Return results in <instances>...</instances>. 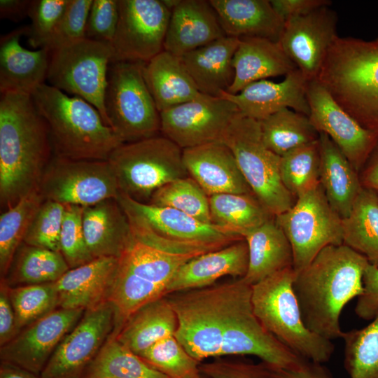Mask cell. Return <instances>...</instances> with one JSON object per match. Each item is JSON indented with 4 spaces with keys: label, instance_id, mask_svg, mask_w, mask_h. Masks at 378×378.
<instances>
[{
    "label": "cell",
    "instance_id": "ee69618b",
    "mask_svg": "<svg viewBox=\"0 0 378 378\" xmlns=\"http://www.w3.org/2000/svg\"><path fill=\"white\" fill-rule=\"evenodd\" d=\"M7 288L15 314L18 334L31 323L58 308L55 282Z\"/></svg>",
    "mask_w": 378,
    "mask_h": 378
},
{
    "label": "cell",
    "instance_id": "8992f818",
    "mask_svg": "<svg viewBox=\"0 0 378 378\" xmlns=\"http://www.w3.org/2000/svg\"><path fill=\"white\" fill-rule=\"evenodd\" d=\"M193 258L133 236L118 258L107 300L115 312L113 334L115 335L128 318L141 307L165 297L167 288L176 272Z\"/></svg>",
    "mask_w": 378,
    "mask_h": 378
},
{
    "label": "cell",
    "instance_id": "11a10c76",
    "mask_svg": "<svg viewBox=\"0 0 378 378\" xmlns=\"http://www.w3.org/2000/svg\"><path fill=\"white\" fill-rule=\"evenodd\" d=\"M18 335L15 314L8 294L7 286L0 284V346Z\"/></svg>",
    "mask_w": 378,
    "mask_h": 378
},
{
    "label": "cell",
    "instance_id": "9a60e30c",
    "mask_svg": "<svg viewBox=\"0 0 378 378\" xmlns=\"http://www.w3.org/2000/svg\"><path fill=\"white\" fill-rule=\"evenodd\" d=\"M111 62L146 63L164 50L171 10L162 0H118Z\"/></svg>",
    "mask_w": 378,
    "mask_h": 378
},
{
    "label": "cell",
    "instance_id": "ffe728a7",
    "mask_svg": "<svg viewBox=\"0 0 378 378\" xmlns=\"http://www.w3.org/2000/svg\"><path fill=\"white\" fill-rule=\"evenodd\" d=\"M337 16L329 6L285 21L279 38L284 52L308 81L317 79L337 35Z\"/></svg>",
    "mask_w": 378,
    "mask_h": 378
},
{
    "label": "cell",
    "instance_id": "30bf717a",
    "mask_svg": "<svg viewBox=\"0 0 378 378\" xmlns=\"http://www.w3.org/2000/svg\"><path fill=\"white\" fill-rule=\"evenodd\" d=\"M220 141L231 150L252 192L272 215L281 214L294 204L296 199L281 179V157L265 145L259 121L238 112Z\"/></svg>",
    "mask_w": 378,
    "mask_h": 378
},
{
    "label": "cell",
    "instance_id": "680465c9",
    "mask_svg": "<svg viewBox=\"0 0 378 378\" xmlns=\"http://www.w3.org/2000/svg\"><path fill=\"white\" fill-rule=\"evenodd\" d=\"M360 171L362 186L378 191V141Z\"/></svg>",
    "mask_w": 378,
    "mask_h": 378
},
{
    "label": "cell",
    "instance_id": "be15d7a7",
    "mask_svg": "<svg viewBox=\"0 0 378 378\" xmlns=\"http://www.w3.org/2000/svg\"><path fill=\"white\" fill-rule=\"evenodd\" d=\"M377 196H378V191H377Z\"/></svg>",
    "mask_w": 378,
    "mask_h": 378
},
{
    "label": "cell",
    "instance_id": "ba28073f",
    "mask_svg": "<svg viewBox=\"0 0 378 378\" xmlns=\"http://www.w3.org/2000/svg\"><path fill=\"white\" fill-rule=\"evenodd\" d=\"M116 200L135 237L176 252L197 256L244 239L174 209L139 202L122 192Z\"/></svg>",
    "mask_w": 378,
    "mask_h": 378
},
{
    "label": "cell",
    "instance_id": "f907efd6",
    "mask_svg": "<svg viewBox=\"0 0 378 378\" xmlns=\"http://www.w3.org/2000/svg\"><path fill=\"white\" fill-rule=\"evenodd\" d=\"M200 371L207 378H276L265 363L232 360L222 358L201 363Z\"/></svg>",
    "mask_w": 378,
    "mask_h": 378
},
{
    "label": "cell",
    "instance_id": "9c48e42d",
    "mask_svg": "<svg viewBox=\"0 0 378 378\" xmlns=\"http://www.w3.org/2000/svg\"><path fill=\"white\" fill-rule=\"evenodd\" d=\"M107 161L120 192L142 203H148L153 192L165 184L188 176L183 149L160 134L122 144Z\"/></svg>",
    "mask_w": 378,
    "mask_h": 378
},
{
    "label": "cell",
    "instance_id": "b9f144b4",
    "mask_svg": "<svg viewBox=\"0 0 378 378\" xmlns=\"http://www.w3.org/2000/svg\"><path fill=\"white\" fill-rule=\"evenodd\" d=\"M342 339L349 378H378V313L365 327L344 332Z\"/></svg>",
    "mask_w": 378,
    "mask_h": 378
},
{
    "label": "cell",
    "instance_id": "d4e9b609",
    "mask_svg": "<svg viewBox=\"0 0 378 378\" xmlns=\"http://www.w3.org/2000/svg\"><path fill=\"white\" fill-rule=\"evenodd\" d=\"M225 36L209 1L179 0L171 10L164 50L181 57Z\"/></svg>",
    "mask_w": 378,
    "mask_h": 378
},
{
    "label": "cell",
    "instance_id": "f5cc1de1",
    "mask_svg": "<svg viewBox=\"0 0 378 378\" xmlns=\"http://www.w3.org/2000/svg\"><path fill=\"white\" fill-rule=\"evenodd\" d=\"M355 313L363 320H372L378 313V267L368 263L363 274V290Z\"/></svg>",
    "mask_w": 378,
    "mask_h": 378
},
{
    "label": "cell",
    "instance_id": "7dc6e473",
    "mask_svg": "<svg viewBox=\"0 0 378 378\" xmlns=\"http://www.w3.org/2000/svg\"><path fill=\"white\" fill-rule=\"evenodd\" d=\"M83 207L64 205L59 236V252L69 268L84 265L94 258L86 244L83 227Z\"/></svg>",
    "mask_w": 378,
    "mask_h": 378
},
{
    "label": "cell",
    "instance_id": "8fae6325",
    "mask_svg": "<svg viewBox=\"0 0 378 378\" xmlns=\"http://www.w3.org/2000/svg\"><path fill=\"white\" fill-rule=\"evenodd\" d=\"M143 62L110 63L104 105L106 125L123 143L160 133V115L143 76Z\"/></svg>",
    "mask_w": 378,
    "mask_h": 378
},
{
    "label": "cell",
    "instance_id": "4dcf8cb0",
    "mask_svg": "<svg viewBox=\"0 0 378 378\" xmlns=\"http://www.w3.org/2000/svg\"><path fill=\"white\" fill-rule=\"evenodd\" d=\"M320 184L332 208L342 218L351 212L363 189L358 172L325 133L318 138Z\"/></svg>",
    "mask_w": 378,
    "mask_h": 378
},
{
    "label": "cell",
    "instance_id": "836d02e7",
    "mask_svg": "<svg viewBox=\"0 0 378 378\" xmlns=\"http://www.w3.org/2000/svg\"><path fill=\"white\" fill-rule=\"evenodd\" d=\"M176 328V314L167 298L163 297L136 310L113 335L139 355L158 341L174 335Z\"/></svg>",
    "mask_w": 378,
    "mask_h": 378
},
{
    "label": "cell",
    "instance_id": "d6a6232c",
    "mask_svg": "<svg viewBox=\"0 0 378 378\" xmlns=\"http://www.w3.org/2000/svg\"><path fill=\"white\" fill-rule=\"evenodd\" d=\"M248 249V267L241 278L253 286L266 277L288 267H293L291 245L275 216L244 237Z\"/></svg>",
    "mask_w": 378,
    "mask_h": 378
},
{
    "label": "cell",
    "instance_id": "bcb514c9",
    "mask_svg": "<svg viewBox=\"0 0 378 378\" xmlns=\"http://www.w3.org/2000/svg\"><path fill=\"white\" fill-rule=\"evenodd\" d=\"M64 214V205L44 200L36 211L23 242L59 252V236Z\"/></svg>",
    "mask_w": 378,
    "mask_h": 378
},
{
    "label": "cell",
    "instance_id": "44dd1931",
    "mask_svg": "<svg viewBox=\"0 0 378 378\" xmlns=\"http://www.w3.org/2000/svg\"><path fill=\"white\" fill-rule=\"evenodd\" d=\"M308 82L297 69L286 75L281 82L260 80L250 83L237 94L223 92L219 97L232 102L243 115L258 121L284 108H291L309 116Z\"/></svg>",
    "mask_w": 378,
    "mask_h": 378
},
{
    "label": "cell",
    "instance_id": "681fc988",
    "mask_svg": "<svg viewBox=\"0 0 378 378\" xmlns=\"http://www.w3.org/2000/svg\"><path fill=\"white\" fill-rule=\"evenodd\" d=\"M93 0H69L64 13L47 47L50 51L85 38Z\"/></svg>",
    "mask_w": 378,
    "mask_h": 378
},
{
    "label": "cell",
    "instance_id": "277c9868",
    "mask_svg": "<svg viewBox=\"0 0 378 378\" xmlns=\"http://www.w3.org/2000/svg\"><path fill=\"white\" fill-rule=\"evenodd\" d=\"M48 130L53 156L108 160L123 143L92 104L44 83L31 94Z\"/></svg>",
    "mask_w": 378,
    "mask_h": 378
},
{
    "label": "cell",
    "instance_id": "6f0895ef",
    "mask_svg": "<svg viewBox=\"0 0 378 378\" xmlns=\"http://www.w3.org/2000/svg\"><path fill=\"white\" fill-rule=\"evenodd\" d=\"M31 1L0 0V17L1 19L18 22L28 16Z\"/></svg>",
    "mask_w": 378,
    "mask_h": 378
},
{
    "label": "cell",
    "instance_id": "2e32d148",
    "mask_svg": "<svg viewBox=\"0 0 378 378\" xmlns=\"http://www.w3.org/2000/svg\"><path fill=\"white\" fill-rule=\"evenodd\" d=\"M238 112L232 102L200 93L160 112V133L182 149L220 141Z\"/></svg>",
    "mask_w": 378,
    "mask_h": 378
},
{
    "label": "cell",
    "instance_id": "db71d44e",
    "mask_svg": "<svg viewBox=\"0 0 378 378\" xmlns=\"http://www.w3.org/2000/svg\"><path fill=\"white\" fill-rule=\"evenodd\" d=\"M270 3L284 22L292 18L306 15L331 4L328 0H271Z\"/></svg>",
    "mask_w": 378,
    "mask_h": 378
},
{
    "label": "cell",
    "instance_id": "c3c4849f",
    "mask_svg": "<svg viewBox=\"0 0 378 378\" xmlns=\"http://www.w3.org/2000/svg\"><path fill=\"white\" fill-rule=\"evenodd\" d=\"M69 0H33L26 36L34 48H46L66 10Z\"/></svg>",
    "mask_w": 378,
    "mask_h": 378
},
{
    "label": "cell",
    "instance_id": "816d5d0a",
    "mask_svg": "<svg viewBox=\"0 0 378 378\" xmlns=\"http://www.w3.org/2000/svg\"><path fill=\"white\" fill-rule=\"evenodd\" d=\"M118 21V0H93L88 18L85 38L111 43Z\"/></svg>",
    "mask_w": 378,
    "mask_h": 378
},
{
    "label": "cell",
    "instance_id": "91938a15",
    "mask_svg": "<svg viewBox=\"0 0 378 378\" xmlns=\"http://www.w3.org/2000/svg\"><path fill=\"white\" fill-rule=\"evenodd\" d=\"M0 378H41V377L15 365L1 362Z\"/></svg>",
    "mask_w": 378,
    "mask_h": 378
},
{
    "label": "cell",
    "instance_id": "1f68e13d",
    "mask_svg": "<svg viewBox=\"0 0 378 378\" xmlns=\"http://www.w3.org/2000/svg\"><path fill=\"white\" fill-rule=\"evenodd\" d=\"M143 76L160 113L200 94L181 57L165 50L144 64Z\"/></svg>",
    "mask_w": 378,
    "mask_h": 378
},
{
    "label": "cell",
    "instance_id": "ac0fdd59",
    "mask_svg": "<svg viewBox=\"0 0 378 378\" xmlns=\"http://www.w3.org/2000/svg\"><path fill=\"white\" fill-rule=\"evenodd\" d=\"M307 98L312 125L327 134L356 171H360L378 141V133L360 125L317 79L308 82Z\"/></svg>",
    "mask_w": 378,
    "mask_h": 378
},
{
    "label": "cell",
    "instance_id": "7c38bea8",
    "mask_svg": "<svg viewBox=\"0 0 378 378\" xmlns=\"http://www.w3.org/2000/svg\"><path fill=\"white\" fill-rule=\"evenodd\" d=\"M111 58L110 43L87 38L60 47L50 52L47 84L87 101L106 125L104 97Z\"/></svg>",
    "mask_w": 378,
    "mask_h": 378
},
{
    "label": "cell",
    "instance_id": "83f0119b",
    "mask_svg": "<svg viewBox=\"0 0 378 378\" xmlns=\"http://www.w3.org/2000/svg\"><path fill=\"white\" fill-rule=\"evenodd\" d=\"M239 42V38L225 36L180 57L200 93L219 97L228 91Z\"/></svg>",
    "mask_w": 378,
    "mask_h": 378
},
{
    "label": "cell",
    "instance_id": "3957f363",
    "mask_svg": "<svg viewBox=\"0 0 378 378\" xmlns=\"http://www.w3.org/2000/svg\"><path fill=\"white\" fill-rule=\"evenodd\" d=\"M367 258L350 247L330 245L295 273L293 288L302 320L313 332L329 340L342 338V309L363 290Z\"/></svg>",
    "mask_w": 378,
    "mask_h": 378
},
{
    "label": "cell",
    "instance_id": "4316f807",
    "mask_svg": "<svg viewBox=\"0 0 378 378\" xmlns=\"http://www.w3.org/2000/svg\"><path fill=\"white\" fill-rule=\"evenodd\" d=\"M83 227L93 258H118L133 238L130 221L116 198L83 207Z\"/></svg>",
    "mask_w": 378,
    "mask_h": 378
},
{
    "label": "cell",
    "instance_id": "d6986e66",
    "mask_svg": "<svg viewBox=\"0 0 378 378\" xmlns=\"http://www.w3.org/2000/svg\"><path fill=\"white\" fill-rule=\"evenodd\" d=\"M85 310L57 308L22 329L0 346L1 362L40 375L56 348Z\"/></svg>",
    "mask_w": 378,
    "mask_h": 378
},
{
    "label": "cell",
    "instance_id": "52a82bcc",
    "mask_svg": "<svg viewBox=\"0 0 378 378\" xmlns=\"http://www.w3.org/2000/svg\"><path fill=\"white\" fill-rule=\"evenodd\" d=\"M295 272L288 267L252 286L254 312L265 329L300 357L317 363L330 360L335 345L304 324L293 288Z\"/></svg>",
    "mask_w": 378,
    "mask_h": 378
},
{
    "label": "cell",
    "instance_id": "7a4b0ae2",
    "mask_svg": "<svg viewBox=\"0 0 378 378\" xmlns=\"http://www.w3.org/2000/svg\"><path fill=\"white\" fill-rule=\"evenodd\" d=\"M52 157L48 127L31 94L1 93V207L7 210L37 189Z\"/></svg>",
    "mask_w": 378,
    "mask_h": 378
},
{
    "label": "cell",
    "instance_id": "7bdbcfd3",
    "mask_svg": "<svg viewBox=\"0 0 378 378\" xmlns=\"http://www.w3.org/2000/svg\"><path fill=\"white\" fill-rule=\"evenodd\" d=\"M147 204L174 209L204 223L211 224L209 196L189 176L158 188Z\"/></svg>",
    "mask_w": 378,
    "mask_h": 378
},
{
    "label": "cell",
    "instance_id": "9f6ffc18",
    "mask_svg": "<svg viewBox=\"0 0 378 378\" xmlns=\"http://www.w3.org/2000/svg\"><path fill=\"white\" fill-rule=\"evenodd\" d=\"M271 368L276 378H332L330 371L324 367L323 364L309 360L305 362L298 369Z\"/></svg>",
    "mask_w": 378,
    "mask_h": 378
},
{
    "label": "cell",
    "instance_id": "7402d4cb",
    "mask_svg": "<svg viewBox=\"0 0 378 378\" xmlns=\"http://www.w3.org/2000/svg\"><path fill=\"white\" fill-rule=\"evenodd\" d=\"M183 161L188 176L209 197L252 192L232 152L221 141L183 149Z\"/></svg>",
    "mask_w": 378,
    "mask_h": 378
},
{
    "label": "cell",
    "instance_id": "f1b7e54d",
    "mask_svg": "<svg viewBox=\"0 0 378 378\" xmlns=\"http://www.w3.org/2000/svg\"><path fill=\"white\" fill-rule=\"evenodd\" d=\"M234 78L228 90L237 94L251 83L286 76L297 69L279 42L260 37H242L233 57Z\"/></svg>",
    "mask_w": 378,
    "mask_h": 378
},
{
    "label": "cell",
    "instance_id": "f546056e",
    "mask_svg": "<svg viewBox=\"0 0 378 378\" xmlns=\"http://www.w3.org/2000/svg\"><path fill=\"white\" fill-rule=\"evenodd\" d=\"M226 36L279 41L285 22L269 0H209Z\"/></svg>",
    "mask_w": 378,
    "mask_h": 378
},
{
    "label": "cell",
    "instance_id": "e575fe53",
    "mask_svg": "<svg viewBox=\"0 0 378 378\" xmlns=\"http://www.w3.org/2000/svg\"><path fill=\"white\" fill-rule=\"evenodd\" d=\"M211 224L242 238L274 216L253 193H220L209 197Z\"/></svg>",
    "mask_w": 378,
    "mask_h": 378
},
{
    "label": "cell",
    "instance_id": "8d00e7d4",
    "mask_svg": "<svg viewBox=\"0 0 378 378\" xmlns=\"http://www.w3.org/2000/svg\"><path fill=\"white\" fill-rule=\"evenodd\" d=\"M343 244L378 267V196L363 188L351 212L342 218Z\"/></svg>",
    "mask_w": 378,
    "mask_h": 378
},
{
    "label": "cell",
    "instance_id": "94428289",
    "mask_svg": "<svg viewBox=\"0 0 378 378\" xmlns=\"http://www.w3.org/2000/svg\"><path fill=\"white\" fill-rule=\"evenodd\" d=\"M197 378H207V377H206L205 376H204L203 374H200L198 377H197Z\"/></svg>",
    "mask_w": 378,
    "mask_h": 378
},
{
    "label": "cell",
    "instance_id": "f6af8a7d",
    "mask_svg": "<svg viewBox=\"0 0 378 378\" xmlns=\"http://www.w3.org/2000/svg\"><path fill=\"white\" fill-rule=\"evenodd\" d=\"M169 378H197L200 362L192 357L174 335L167 337L139 355Z\"/></svg>",
    "mask_w": 378,
    "mask_h": 378
},
{
    "label": "cell",
    "instance_id": "484cf974",
    "mask_svg": "<svg viewBox=\"0 0 378 378\" xmlns=\"http://www.w3.org/2000/svg\"><path fill=\"white\" fill-rule=\"evenodd\" d=\"M118 264L117 258L101 257L69 269L55 282L58 307L88 310L107 301Z\"/></svg>",
    "mask_w": 378,
    "mask_h": 378
},
{
    "label": "cell",
    "instance_id": "603a6c76",
    "mask_svg": "<svg viewBox=\"0 0 378 378\" xmlns=\"http://www.w3.org/2000/svg\"><path fill=\"white\" fill-rule=\"evenodd\" d=\"M248 267V249L244 239L199 255L181 265L172 278L166 295L215 284L225 276L243 278ZM165 295V296H166Z\"/></svg>",
    "mask_w": 378,
    "mask_h": 378
},
{
    "label": "cell",
    "instance_id": "e0dca14e",
    "mask_svg": "<svg viewBox=\"0 0 378 378\" xmlns=\"http://www.w3.org/2000/svg\"><path fill=\"white\" fill-rule=\"evenodd\" d=\"M114 327L115 312L109 302L85 310L56 348L41 378H83Z\"/></svg>",
    "mask_w": 378,
    "mask_h": 378
},
{
    "label": "cell",
    "instance_id": "f35d334b",
    "mask_svg": "<svg viewBox=\"0 0 378 378\" xmlns=\"http://www.w3.org/2000/svg\"><path fill=\"white\" fill-rule=\"evenodd\" d=\"M259 122L265 145L280 157L319 138L309 117L290 108L282 109Z\"/></svg>",
    "mask_w": 378,
    "mask_h": 378
},
{
    "label": "cell",
    "instance_id": "5bb4252c",
    "mask_svg": "<svg viewBox=\"0 0 378 378\" xmlns=\"http://www.w3.org/2000/svg\"><path fill=\"white\" fill-rule=\"evenodd\" d=\"M44 200L83 207L116 198L120 192L107 160H70L53 156L40 181Z\"/></svg>",
    "mask_w": 378,
    "mask_h": 378
},
{
    "label": "cell",
    "instance_id": "4fadbf2b",
    "mask_svg": "<svg viewBox=\"0 0 378 378\" xmlns=\"http://www.w3.org/2000/svg\"><path fill=\"white\" fill-rule=\"evenodd\" d=\"M275 220L293 250V268L302 270L330 245L343 244L342 218L329 203L321 186L296 198Z\"/></svg>",
    "mask_w": 378,
    "mask_h": 378
},
{
    "label": "cell",
    "instance_id": "cb8c5ba5",
    "mask_svg": "<svg viewBox=\"0 0 378 378\" xmlns=\"http://www.w3.org/2000/svg\"><path fill=\"white\" fill-rule=\"evenodd\" d=\"M27 26L18 27L0 40V92L31 94L46 83L51 51L46 48L34 50L24 48L20 38Z\"/></svg>",
    "mask_w": 378,
    "mask_h": 378
},
{
    "label": "cell",
    "instance_id": "ab89813d",
    "mask_svg": "<svg viewBox=\"0 0 378 378\" xmlns=\"http://www.w3.org/2000/svg\"><path fill=\"white\" fill-rule=\"evenodd\" d=\"M44 201L38 189L23 197L0 216V274H6L15 253L23 243L29 224Z\"/></svg>",
    "mask_w": 378,
    "mask_h": 378
},
{
    "label": "cell",
    "instance_id": "74e56055",
    "mask_svg": "<svg viewBox=\"0 0 378 378\" xmlns=\"http://www.w3.org/2000/svg\"><path fill=\"white\" fill-rule=\"evenodd\" d=\"M83 378H169L111 335Z\"/></svg>",
    "mask_w": 378,
    "mask_h": 378
},
{
    "label": "cell",
    "instance_id": "6da1fadb",
    "mask_svg": "<svg viewBox=\"0 0 378 378\" xmlns=\"http://www.w3.org/2000/svg\"><path fill=\"white\" fill-rule=\"evenodd\" d=\"M165 297L177 318L174 336L200 363L246 355L266 361L278 350L279 341L254 312L252 286L241 279Z\"/></svg>",
    "mask_w": 378,
    "mask_h": 378
},
{
    "label": "cell",
    "instance_id": "5b68a950",
    "mask_svg": "<svg viewBox=\"0 0 378 378\" xmlns=\"http://www.w3.org/2000/svg\"><path fill=\"white\" fill-rule=\"evenodd\" d=\"M318 81L363 127L378 133V42L337 37Z\"/></svg>",
    "mask_w": 378,
    "mask_h": 378
},
{
    "label": "cell",
    "instance_id": "6125c7cd",
    "mask_svg": "<svg viewBox=\"0 0 378 378\" xmlns=\"http://www.w3.org/2000/svg\"><path fill=\"white\" fill-rule=\"evenodd\" d=\"M376 41L378 42V38L376 39Z\"/></svg>",
    "mask_w": 378,
    "mask_h": 378
},
{
    "label": "cell",
    "instance_id": "60d3db41",
    "mask_svg": "<svg viewBox=\"0 0 378 378\" xmlns=\"http://www.w3.org/2000/svg\"><path fill=\"white\" fill-rule=\"evenodd\" d=\"M320 165L318 140L295 148L281 156V181L296 199L320 185Z\"/></svg>",
    "mask_w": 378,
    "mask_h": 378
},
{
    "label": "cell",
    "instance_id": "d590c367",
    "mask_svg": "<svg viewBox=\"0 0 378 378\" xmlns=\"http://www.w3.org/2000/svg\"><path fill=\"white\" fill-rule=\"evenodd\" d=\"M69 269L60 252L23 242L1 281L10 288L53 283Z\"/></svg>",
    "mask_w": 378,
    "mask_h": 378
}]
</instances>
